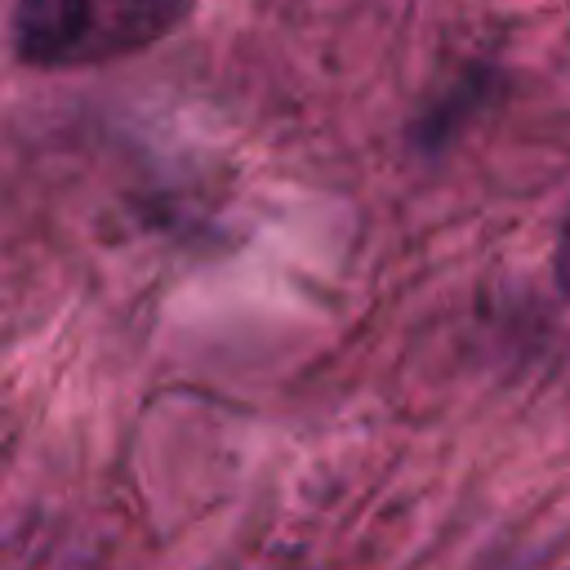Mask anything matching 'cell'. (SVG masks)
<instances>
[{"mask_svg": "<svg viewBox=\"0 0 570 570\" xmlns=\"http://www.w3.org/2000/svg\"><path fill=\"white\" fill-rule=\"evenodd\" d=\"M196 0H13L9 45L27 67H94L165 40Z\"/></svg>", "mask_w": 570, "mask_h": 570, "instance_id": "6da1fadb", "label": "cell"}, {"mask_svg": "<svg viewBox=\"0 0 570 570\" xmlns=\"http://www.w3.org/2000/svg\"><path fill=\"white\" fill-rule=\"evenodd\" d=\"M490 85H494V76H490V67H476V71H468L459 85H454V94L450 98H441L428 116H423V125L414 129V138L423 142V147H441L450 134H454V125L472 111V107H485V98H490Z\"/></svg>", "mask_w": 570, "mask_h": 570, "instance_id": "7a4b0ae2", "label": "cell"}, {"mask_svg": "<svg viewBox=\"0 0 570 570\" xmlns=\"http://www.w3.org/2000/svg\"><path fill=\"white\" fill-rule=\"evenodd\" d=\"M557 281L570 294V214L561 218V232H557Z\"/></svg>", "mask_w": 570, "mask_h": 570, "instance_id": "3957f363", "label": "cell"}]
</instances>
